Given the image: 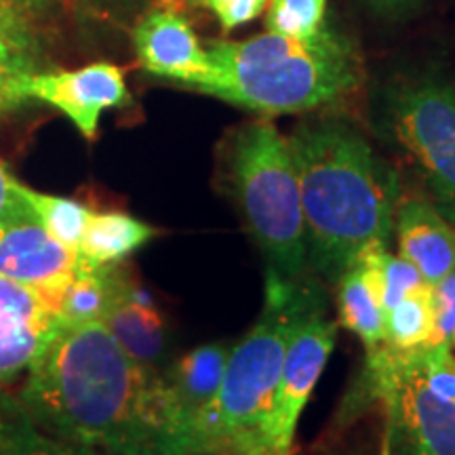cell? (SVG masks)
Returning <instances> with one entry per match:
<instances>
[{
    "mask_svg": "<svg viewBox=\"0 0 455 455\" xmlns=\"http://www.w3.org/2000/svg\"><path fill=\"white\" fill-rule=\"evenodd\" d=\"M21 405L76 447L112 455H186L164 375L131 358L101 321L61 323L26 371Z\"/></svg>",
    "mask_w": 455,
    "mask_h": 455,
    "instance_id": "cell-1",
    "label": "cell"
},
{
    "mask_svg": "<svg viewBox=\"0 0 455 455\" xmlns=\"http://www.w3.org/2000/svg\"><path fill=\"white\" fill-rule=\"evenodd\" d=\"M304 212L308 264L338 283L373 243L388 244L398 175L361 131L338 118L301 123L289 138Z\"/></svg>",
    "mask_w": 455,
    "mask_h": 455,
    "instance_id": "cell-2",
    "label": "cell"
},
{
    "mask_svg": "<svg viewBox=\"0 0 455 455\" xmlns=\"http://www.w3.org/2000/svg\"><path fill=\"white\" fill-rule=\"evenodd\" d=\"M316 298L308 278L266 276L264 310L232 346L218 395L192 428L190 455H281L275 409L284 348L295 321Z\"/></svg>",
    "mask_w": 455,
    "mask_h": 455,
    "instance_id": "cell-3",
    "label": "cell"
},
{
    "mask_svg": "<svg viewBox=\"0 0 455 455\" xmlns=\"http://www.w3.org/2000/svg\"><path fill=\"white\" fill-rule=\"evenodd\" d=\"M215 78L203 93L243 110L278 116L335 104L361 84L356 47L333 28L312 38L261 34L207 47Z\"/></svg>",
    "mask_w": 455,
    "mask_h": 455,
    "instance_id": "cell-4",
    "label": "cell"
},
{
    "mask_svg": "<svg viewBox=\"0 0 455 455\" xmlns=\"http://www.w3.org/2000/svg\"><path fill=\"white\" fill-rule=\"evenodd\" d=\"M226 178L244 226L268 264V275L289 283L304 281L308 247L289 140L270 121L238 127L228 141Z\"/></svg>",
    "mask_w": 455,
    "mask_h": 455,
    "instance_id": "cell-5",
    "label": "cell"
},
{
    "mask_svg": "<svg viewBox=\"0 0 455 455\" xmlns=\"http://www.w3.org/2000/svg\"><path fill=\"white\" fill-rule=\"evenodd\" d=\"M382 123L455 226V83L435 72L396 76L382 91Z\"/></svg>",
    "mask_w": 455,
    "mask_h": 455,
    "instance_id": "cell-6",
    "label": "cell"
},
{
    "mask_svg": "<svg viewBox=\"0 0 455 455\" xmlns=\"http://www.w3.org/2000/svg\"><path fill=\"white\" fill-rule=\"evenodd\" d=\"M422 355H401L382 344L367 352L365 392L388 413L386 455H455V401L426 382Z\"/></svg>",
    "mask_w": 455,
    "mask_h": 455,
    "instance_id": "cell-7",
    "label": "cell"
},
{
    "mask_svg": "<svg viewBox=\"0 0 455 455\" xmlns=\"http://www.w3.org/2000/svg\"><path fill=\"white\" fill-rule=\"evenodd\" d=\"M339 325L323 310L321 295L301 312L289 335L276 390L275 436L281 455H293L299 415L338 341Z\"/></svg>",
    "mask_w": 455,
    "mask_h": 455,
    "instance_id": "cell-8",
    "label": "cell"
},
{
    "mask_svg": "<svg viewBox=\"0 0 455 455\" xmlns=\"http://www.w3.org/2000/svg\"><path fill=\"white\" fill-rule=\"evenodd\" d=\"M20 98L24 104L41 101L55 108L70 118L84 140H95L104 112L127 106L131 93L121 68L110 61H95L78 70L28 74Z\"/></svg>",
    "mask_w": 455,
    "mask_h": 455,
    "instance_id": "cell-9",
    "label": "cell"
},
{
    "mask_svg": "<svg viewBox=\"0 0 455 455\" xmlns=\"http://www.w3.org/2000/svg\"><path fill=\"white\" fill-rule=\"evenodd\" d=\"M78 266L81 253L55 241L28 201L0 220V276L24 284L55 304Z\"/></svg>",
    "mask_w": 455,
    "mask_h": 455,
    "instance_id": "cell-10",
    "label": "cell"
},
{
    "mask_svg": "<svg viewBox=\"0 0 455 455\" xmlns=\"http://www.w3.org/2000/svg\"><path fill=\"white\" fill-rule=\"evenodd\" d=\"M133 47L141 68L152 76L203 91L213 83L215 70L207 49L180 11L155 7L133 28Z\"/></svg>",
    "mask_w": 455,
    "mask_h": 455,
    "instance_id": "cell-11",
    "label": "cell"
},
{
    "mask_svg": "<svg viewBox=\"0 0 455 455\" xmlns=\"http://www.w3.org/2000/svg\"><path fill=\"white\" fill-rule=\"evenodd\" d=\"M61 323L47 298L0 276V388L26 375Z\"/></svg>",
    "mask_w": 455,
    "mask_h": 455,
    "instance_id": "cell-12",
    "label": "cell"
},
{
    "mask_svg": "<svg viewBox=\"0 0 455 455\" xmlns=\"http://www.w3.org/2000/svg\"><path fill=\"white\" fill-rule=\"evenodd\" d=\"M398 255L428 284L455 270V226L424 196L401 198L395 213Z\"/></svg>",
    "mask_w": 455,
    "mask_h": 455,
    "instance_id": "cell-13",
    "label": "cell"
},
{
    "mask_svg": "<svg viewBox=\"0 0 455 455\" xmlns=\"http://www.w3.org/2000/svg\"><path fill=\"white\" fill-rule=\"evenodd\" d=\"M101 323L114 339L123 346L131 358L146 367H155L161 361L167 335H164V321L152 301L140 291L127 275H123L114 293L110 308L106 310Z\"/></svg>",
    "mask_w": 455,
    "mask_h": 455,
    "instance_id": "cell-14",
    "label": "cell"
},
{
    "mask_svg": "<svg viewBox=\"0 0 455 455\" xmlns=\"http://www.w3.org/2000/svg\"><path fill=\"white\" fill-rule=\"evenodd\" d=\"M232 346L204 344L190 350L164 375L184 428L186 455H190V436L198 415L218 395Z\"/></svg>",
    "mask_w": 455,
    "mask_h": 455,
    "instance_id": "cell-15",
    "label": "cell"
},
{
    "mask_svg": "<svg viewBox=\"0 0 455 455\" xmlns=\"http://www.w3.org/2000/svg\"><path fill=\"white\" fill-rule=\"evenodd\" d=\"M156 235V228L129 213L93 212L78 253L93 266H114L140 251Z\"/></svg>",
    "mask_w": 455,
    "mask_h": 455,
    "instance_id": "cell-16",
    "label": "cell"
},
{
    "mask_svg": "<svg viewBox=\"0 0 455 455\" xmlns=\"http://www.w3.org/2000/svg\"><path fill=\"white\" fill-rule=\"evenodd\" d=\"M124 272L114 266H93L81 258L76 275L57 295L55 312L64 323L101 321L110 308L114 293Z\"/></svg>",
    "mask_w": 455,
    "mask_h": 455,
    "instance_id": "cell-17",
    "label": "cell"
},
{
    "mask_svg": "<svg viewBox=\"0 0 455 455\" xmlns=\"http://www.w3.org/2000/svg\"><path fill=\"white\" fill-rule=\"evenodd\" d=\"M435 306L432 284L415 289L384 312V344L401 355H418L432 348Z\"/></svg>",
    "mask_w": 455,
    "mask_h": 455,
    "instance_id": "cell-18",
    "label": "cell"
},
{
    "mask_svg": "<svg viewBox=\"0 0 455 455\" xmlns=\"http://www.w3.org/2000/svg\"><path fill=\"white\" fill-rule=\"evenodd\" d=\"M338 325L355 333L367 352L384 344L382 301L369 287L356 264H352L338 281Z\"/></svg>",
    "mask_w": 455,
    "mask_h": 455,
    "instance_id": "cell-19",
    "label": "cell"
},
{
    "mask_svg": "<svg viewBox=\"0 0 455 455\" xmlns=\"http://www.w3.org/2000/svg\"><path fill=\"white\" fill-rule=\"evenodd\" d=\"M0 455H68V445L51 439L20 398L0 390Z\"/></svg>",
    "mask_w": 455,
    "mask_h": 455,
    "instance_id": "cell-20",
    "label": "cell"
},
{
    "mask_svg": "<svg viewBox=\"0 0 455 455\" xmlns=\"http://www.w3.org/2000/svg\"><path fill=\"white\" fill-rule=\"evenodd\" d=\"M24 196L34 215L55 241L74 251L81 249L93 209H89L81 201H74V198L44 195V192H36L28 186H24Z\"/></svg>",
    "mask_w": 455,
    "mask_h": 455,
    "instance_id": "cell-21",
    "label": "cell"
},
{
    "mask_svg": "<svg viewBox=\"0 0 455 455\" xmlns=\"http://www.w3.org/2000/svg\"><path fill=\"white\" fill-rule=\"evenodd\" d=\"M329 0H270L266 30L287 38H312L325 28Z\"/></svg>",
    "mask_w": 455,
    "mask_h": 455,
    "instance_id": "cell-22",
    "label": "cell"
},
{
    "mask_svg": "<svg viewBox=\"0 0 455 455\" xmlns=\"http://www.w3.org/2000/svg\"><path fill=\"white\" fill-rule=\"evenodd\" d=\"M32 72H36L34 47L0 32V112L24 104L20 98V87Z\"/></svg>",
    "mask_w": 455,
    "mask_h": 455,
    "instance_id": "cell-23",
    "label": "cell"
},
{
    "mask_svg": "<svg viewBox=\"0 0 455 455\" xmlns=\"http://www.w3.org/2000/svg\"><path fill=\"white\" fill-rule=\"evenodd\" d=\"M196 9L209 11L221 28V32L230 34L236 28L251 24L264 13L270 0H186Z\"/></svg>",
    "mask_w": 455,
    "mask_h": 455,
    "instance_id": "cell-24",
    "label": "cell"
},
{
    "mask_svg": "<svg viewBox=\"0 0 455 455\" xmlns=\"http://www.w3.org/2000/svg\"><path fill=\"white\" fill-rule=\"evenodd\" d=\"M432 306H435V346H453L455 339V270L439 283L432 284Z\"/></svg>",
    "mask_w": 455,
    "mask_h": 455,
    "instance_id": "cell-25",
    "label": "cell"
},
{
    "mask_svg": "<svg viewBox=\"0 0 455 455\" xmlns=\"http://www.w3.org/2000/svg\"><path fill=\"white\" fill-rule=\"evenodd\" d=\"M422 371L426 382L436 395L455 401V348L453 346H435L424 350Z\"/></svg>",
    "mask_w": 455,
    "mask_h": 455,
    "instance_id": "cell-26",
    "label": "cell"
},
{
    "mask_svg": "<svg viewBox=\"0 0 455 455\" xmlns=\"http://www.w3.org/2000/svg\"><path fill=\"white\" fill-rule=\"evenodd\" d=\"M30 17V11L21 0H0V32L34 47Z\"/></svg>",
    "mask_w": 455,
    "mask_h": 455,
    "instance_id": "cell-27",
    "label": "cell"
},
{
    "mask_svg": "<svg viewBox=\"0 0 455 455\" xmlns=\"http://www.w3.org/2000/svg\"><path fill=\"white\" fill-rule=\"evenodd\" d=\"M26 204L24 184L13 178L7 164L0 161V220Z\"/></svg>",
    "mask_w": 455,
    "mask_h": 455,
    "instance_id": "cell-28",
    "label": "cell"
},
{
    "mask_svg": "<svg viewBox=\"0 0 455 455\" xmlns=\"http://www.w3.org/2000/svg\"><path fill=\"white\" fill-rule=\"evenodd\" d=\"M361 3L365 4L371 13L395 20V17L411 13V11L418 9L424 0H361Z\"/></svg>",
    "mask_w": 455,
    "mask_h": 455,
    "instance_id": "cell-29",
    "label": "cell"
},
{
    "mask_svg": "<svg viewBox=\"0 0 455 455\" xmlns=\"http://www.w3.org/2000/svg\"><path fill=\"white\" fill-rule=\"evenodd\" d=\"M21 3L26 4V9L30 11V15H32L34 11H43V9H49L51 4L64 3V0H21Z\"/></svg>",
    "mask_w": 455,
    "mask_h": 455,
    "instance_id": "cell-30",
    "label": "cell"
},
{
    "mask_svg": "<svg viewBox=\"0 0 455 455\" xmlns=\"http://www.w3.org/2000/svg\"><path fill=\"white\" fill-rule=\"evenodd\" d=\"M68 455H95L93 451H89L87 447H68Z\"/></svg>",
    "mask_w": 455,
    "mask_h": 455,
    "instance_id": "cell-31",
    "label": "cell"
},
{
    "mask_svg": "<svg viewBox=\"0 0 455 455\" xmlns=\"http://www.w3.org/2000/svg\"><path fill=\"white\" fill-rule=\"evenodd\" d=\"M453 348H455V339H453Z\"/></svg>",
    "mask_w": 455,
    "mask_h": 455,
    "instance_id": "cell-32",
    "label": "cell"
}]
</instances>
